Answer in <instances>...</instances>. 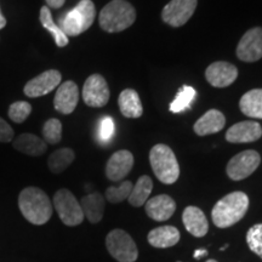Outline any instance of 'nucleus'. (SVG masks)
Here are the masks:
<instances>
[{"mask_svg":"<svg viewBox=\"0 0 262 262\" xmlns=\"http://www.w3.org/2000/svg\"><path fill=\"white\" fill-rule=\"evenodd\" d=\"M134 166L133 153L126 149L113 153L106 164V176L111 181H120L126 178Z\"/></svg>","mask_w":262,"mask_h":262,"instance_id":"nucleus-14","label":"nucleus"},{"mask_svg":"<svg viewBox=\"0 0 262 262\" xmlns=\"http://www.w3.org/2000/svg\"><path fill=\"white\" fill-rule=\"evenodd\" d=\"M205 78L214 88H226L233 84L238 78V70L229 62H214L206 68Z\"/></svg>","mask_w":262,"mask_h":262,"instance_id":"nucleus-13","label":"nucleus"},{"mask_svg":"<svg viewBox=\"0 0 262 262\" xmlns=\"http://www.w3.org/2000/svg\"><path fill=\"white\" fill-rule=\"evenodd\" d=\"M42 137L47 143L56 145L62 139V124L56 118H51L42 126Z\"/></svg>","mask_w":262,"mask_h":262,"instance_id":"nucleus-30","label":"nucleus"},{"mask_svg":"<svg viewBox=\"0 0 262 262\" xmlns=\"http://www.w3.org/2000/svg\"><path fill=\"white\" fill-rule=\"evenodd\" d=\"M32 113L31 103L26 102V101H17L14 102L9 107V117L12 122L21 124L24 123Z\"/></svg>","mask_w":262,"mask_h":262,"instance_id":"nucleus-31","label":"nucleus"},{"mask_svg":"<svg viewBox=\"0 0 262 262\" xmlns=\"http://www.w3.org/2000/svg\"><path fill=\"white\" fill-rule=\"evenodd\" d=\"M153 189V182L149 176L143 175L137 180V182L134 185L133 191L129 195V203L133 206H142L148 201V196Z\"/></svg>","mask_w":262,"mask_h":262,"instance_id":"nucleus-26","label":"nucleus"},{"mask_svg":"<svg viewBox=\"0 0 262 262\" xmlns=\"http://www.w3.org/2000/svg\"><path fill=\"white\" fill-rule=\"evenodd\" d=\"M104 198L100 193H91L81 198L80 206L86 217L91 224H98L103 217L104 212Z\"/></svg>","mask_w":262,"mask_h":262,"instance_id":"nucleus-21","label":"nucleus"},{"mask_svg":"<svg viewBox=\"0 0 262 262\" xmlns=\"http://www.w3.org/2000/svg\"><path fill=\"white\" fill-rule=\"evenodd\" d=\"M206 262H217V261H216V260H212V258H211V260H208Z\"/></svg>","mask_w":262,"mask_h":262,"instance_id":"nucleus-38","label":"nucleus"},{"mask_svg":"<svg viewBox=\"0 0 262 262\" xmlns=\"http://www.w3.org/2000/svg\"><path fill=\"white\" fill-rule=\"evenodd\" d=\"M48 4V8L51 9H60L64 4L66 0H45Z\"/></svg>","mask_w":262,"mask_h":262,"instance_id":"nucleus-35","label":"nucleus"},{"mask_svg":"<svg viewBox=\"0 0 262 262\" xmlns=\"http://www.w3.org/2000/svg\"><path fill=\"white\" fill-rule=\"evenodd\" d=\"M12 139H14V129L3 118H0V142H11Z\"/></svg>","mask_w":262,"mask_h":262,"instance_id":"nucleus-34","label":"nucleus"},{"mask_svg":"<svg viewBox=\"0 0 262 262\" xmlns=\"http://www.w3.org/2000/svg\"><path fill=\"white\" fill-rule=\"evenodd\" d=\"M261 163V157L256 150L248 149L235 155L229 160L226 168L228 178L233 181H241L249 178Z\"/></svg>","mask_w":262,"mask_h":262,"instance_id":"nucleus-8","label":"nucleus"},{"mask_svg":"<svg viewBox=\"0 0 262 262\" xmlns=\"http://www.w3.org/2000/svg\"><path fill=\"white\" fill-rule=\"evenodd\" d=\"M262 136V127L253 120H245L232 125L226 133V140L231 143H250Z\"/></svg>","mask_w":262,"mask_h":262,"instance_id":"nucleus-16","label":"nucleus"},{"mask_svg":"<svg viewBox=\"0 0 262 262\" xmlns=\"http://www.w3.org/2000/svg\"><path fill=\"white\" fill-rule=\"evenodd\" d=\"M79 101V89L74 81L68 80L60 84L55 94L54 107L57 112L62 114H71L74 112Z\"/></svg>","mask_w":262,"mask_h":262,"instance_id":"nucleus-15","label":"nucleus"},{"mask_svg":"<svg viewBox=\"0 0 262 262\" xmlns=\"http://www.w3.org/2000/svg\"><path fill=\"white\" fill-rule=\"evenodd\" d=\"M182 221L187 232L196 238L204 237L208 233V220H206L204 212L196 206H187L183 210Z\"/></svg>","mask_w":262,"mask_h":262,"instance_id":"nucleus-18","label":"nucleus"},{"mask_svg":"<svg viewBox=\"0 0 262 262\" xmlns=\"http://www.w3.org/2000/svg\"><path fill=\"white\" fill-rule=\"evenodd\" d=\"M247 243L250 250L262 258V224L254 225L247 233Z\"/></svg>","mask_w":262,"mask_h":262,"instance_id":"nucleus-32","label":"nucleus"},{"mask_svg":"<svg viewBox=\"0 0 262 262\" xmlns=\"http://www.w3.org/2000/svg\"><path fill=\"white\" fill-rule=\"evenodd\" d=\"M54 206L56 209L61 221L66 226H78L84 221V212L80 203L77 201L73 193L62 188L54 195Z\"/></svg>","mask_w":262,"mask_h":262,"instance_id":"nucleus-7","label":"nucleus"},{"mask_svg":"<svg viewBox=\"0 0 262 262\" xmlns=\"http://www.w3.org/2000/svg\"><path fill=\"white\" fill-rule=\"evenodd\" d=\"M237 57L244 62H256L262 58V28L249 29L237 47Z\"/></svg>","mask_w":262,"mask_h":262,"instance_id":"nucleus-12","label":"nucleus"},{"mask_svg":"<svg viewBox=\"0 0 262 262\" xmlns=\"http://www.w3.org/2000/svg\"><path fill=\"white\" fill-rule=\"evenodd\" d=\"M136 19L134 6L126 0H112L101 10L98 22L104 32L117 33L125 31Z\"/></svg>","mask_w":262,"mask_h":262,"instance_id":"nucleus-3","label":"nucleus"},{"mask_svg":"<svg viewBox=\"0 0 262 262\" xmlns=\"http://www.w3.org/2000/svg\"><path fill=\"white\" fill-rule=\"evenodd\" d=\"M180 237V231L173 226H160L149 232L147 241L152 247L165 249L178 244Z\"/></svg>","mask_w":262,"mask_h":262,"instance_id":"nucleus-20","label":"nucleus"},{"mask_svg":"<svg viewBox=\"0 0 262 262\" xmlns=\"http://www.w3.org/2000/svg\"><path fill=\"white\" fill-rule=\"evenodd\" d=\"M61 79L62 75L58 71H45L37 75L35 78H33V79L27 81V84L24 88V93L26 96L32 98L45 96V95L51 93L54 89H56L57 86H60Z\"/></svg>","mask_w":262,"mask_h":262,"instance_id":"nucleus-11","label":"nucleus"},{"mask_svg":"<svg viewBox=\"0 0 262 262\" xmlns=\"http://www.w3.org/2000/svg\"><path fill=\"white\" fill-rule=\"evenodd\" d=\"M18 208L33 225H45L52 216V204L47 193L38 187H27L19 193Z\"/></svg>","mask_w":262,"mask_h":262,"instance_id":"nucleus-1","label":"nucleus"},{"mask_svg":"<svg viewBox=\"0 0 262 262\" xmlns=\"http://www.w3.org/2000/svg\"><path fill=\"white\" fill-rule=\"evenodd\" d=\"M146 214L155 221H166L176 210V203L168 194H159L148 199L145 204Z\"/></svg>","mask_w":262,"mask_h":262,"instance_id":"nucleus-17","label":"nucleus"},{"mask_svg":"<svg viewBox=\"0 0 262 262\" xmlns=\"http://www.w3.org/2000/svg\"><path fill=\"white\" fill-rule=\"evenodd\" d=\"M206 255H208V250H206V249H196L194 254H193V257L196 258V260H199V258H202L203 256H206Z\"/></svg>","mask_w":262,"mask_h":262,"instance_id":"nucleus-36","label":"nucleus"},{"mask_svg":"<svg viewBox=\"0 0 262 262\" xmlns=\"http://www.w3.org/2000/svg\"><path fill=\"white\" fill-rule=\"evenodd\" d=\"M106 247L112 257L118 262H135L139 257L135 242L123 229H113L107 234Z\"/></svg>","mask_w":262,"mask_h":262,"instance_id":"nucleus-6","label":"nucleus"},{"mask_svg":"<svg viewBox=\"0 0 262 262\" xmlns=\"http://www.w3.org/2000/svg\"><path fill=\"white\" fill-rule=\"evenodd\" d=\"M96 8L91 0H80L60 21V28L67 37H77L93 26Z\"/></svg>","mask_w":262,"mask_h":262,"instance_id":"nucleus-5","label":"nucleus"},{"mask_svg":"<svg viewBox=\"0 0 262 262\" xmlns=\"http://www.w3.org/2000/svg\"><path fill=\"white\" fill-rule=\"evenodd\" d=\"M196 91L194 88L189 86V85H183L179 93L176 94L175 98L170 104V112L172 113H181L185 110L191 107V103L195 98Z\"/></svg>","mask_w":262,"mask_h":262,"instance_id":"nucleus-28","label":"nucleus"},{"mask_svg":"<svg viewBox=\"0 0 262 262\" xmlns=\"http://www.w3.org/2000/svg\"><path fill=\"white\" fill-rule=\"evenodd\" d=\"M198 0H171L164 6L162 18L171 27H181L194 14Z\"/></svg>","mask_w":262,"mask_h":262,"instance_id":"nucleus-10","label":"nucleus"},{"mask_svg":"<svg viewBox=\"0 0 262 262\" xmlns=\"http://www.w3.org/2000/svg\"><path fill=\"white\" fill-rule=\"evenodd\" d=\"M239 108L245 116L262 119V89H254L245 93L239 101Z\"/></svg>","mask_w":262,"mask_h":262,"instance_id":"nucleus-24","label":"nucleus"},{"mask_svg":"<svg viewBox=\"0 0 262 262\" xmlns=\"http://www.w3.org/2000/svg\"><path fill=\"white\" fill-rule=\"evenodd\" d=\"M114 134V122L111 117H103L100 122V129H98V136L101 141L106 142L112 139Z\"/></svg>","mask_w":262,"mask_h":262,"instance_id":"nucleus-33","label":"nucleus"},{"mask_svg":"<svg viewBox=\"0 0 262 262\" xmlns=\"http://www.w3.org/2000/svg\"><path fill=\"white\" fill-rule=\"evenodd\" d=\"M83 100L86 106L100 108L110 101V88L101 74H91L83 86Z\"/></svg>","mask_w":262,"mask_h":262,"instance_id":"nucleus-9","label":"nucleus"},{"mask_svg":"<svg viewBox=\"0 0 262 262\" xmlns=\"http://www.w3.org/2000/svg\"><path fill=\"white\" fill-rule=\"evenodd\" d=\"M6 26V18L3 16L2 10H0V29H3Z\"/></svg>","mask_w":262,"mask_h":262,"instance_id":"nucleus-37","label":"nucleus"},{"mask_svg":"<svg viewBox=\"0 0 262 262\" xmlns=\"http://www.w3.org/2000/svg\"><path fill=\"white\" fill-rule=\"evenodd\" d=\"M133 182L124 181L119 186H112L106 189V199L112 204L122 203L129 198L131 191H133Z\"/></svg>","mask_w":262,"mask_h":262,"instance_id":"nucleus-29","label":"nucleus"},{"mask_svg":"<svg viewBox=\"0 0 262 262\" xmlns=\"http://www.w3.org/2000/svg\"><path fill=\"white\" fill-rule=\"evenodd\" d=\"M75 158L74 150L71 148H61L51 153L48 159V168L52 173L63 172L73 163Z\"/></svg>","mask_w":262,"mask_h":262,"instance_id":"nucleus-27","label":"nucleus"},{"mask_svg":"<svg viewBox=\"0 0 262 262\" xmlns=\"http://www.w3.org/2000/svg\"><path fill=\"white\" fill-rule=\"evenodd\" d=\"M39 19H40V24L42 27L47 29V31H49V33L54 37L55 42H56L58 48H64L66 45H68L70 39H68L67 35H66L63 31L60 28V26L55 24L50 9H49L48 6H42L40 9Z\"/></svg>","mask_w":262,"mask_h":262,"instance_id":"nucleus-25","label":"nucleus"},{"mask_svg":"<svg viewBox=\"0 0 262 262\" xmlns=\"http://www.w3.org/2000/svg\"><path fill=\"white\" fill-rule=\"evenodd\" d=\"M149 162L156 178L164 185H172L180 178V166L169 146L156 145L149 152Z\"/></svg>","mask_w":262,"mask_h":262,"instance_id":"nucleus-4","label":"nucleus"},{"mask_svg":"<svg viewBox=\"0 0 262 262\" xmlns=\"http://www.w3.org/2000/svg\"><path fill=\"white\" fill-rule=\"evenodd\" d=\"M119 110L125 118H140L143 114V107L139 94L134 89L123 90L118 98Z\"/></svg>","mask_w":262,"mask_h":262,"instance_id":"nucleus-23","label":"nucleus"},{"mask_svg":"<svg viewBox=\"0 0 262 262\" xmlns=\"http://www.w3.org/2000/svg\"><path fill=\"white\" fill-rule=\"evenodd\" d=\"M225 124L226 118L224 113L217 110H210L196 120L193 129L198 136H206L221 131Z\"/></svg>","mask_w":262,"mask_h":262,"instance_id":"nucleus-19","label":"nucleus"},{"mask_svg":"<svg viewBox=\"0 0 262 262\" xmlns=\"http://www.w3.org/2000/svg\"><path fill=\"white\" fill-rule=\"evenodd\" d=\"M14 148L31 157L42 156L48 149V143L33 134H22L14 141Z\"/></svg>","mask_w":262,"mask_h":262,"instance_id":"nucleus-22","label":"nucleus"},{"mask_svg":"<svg viewBox=\"0 0 262 262\" xmlns=\"http://www.w3.org/2000/svg\"><path fill=\"white\" fill-rule=\"evenodd\" d=\"M249 208V198L244 192H232L216 203L211 211L216 227L227 228L242 220Z\"/></svg>","mask_w":262,"mask_h":262,"instance_id":"nucleus-2","label":"nucleus"}]
</instances>
